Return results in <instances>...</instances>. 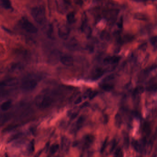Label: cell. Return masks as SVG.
<instances>
[{
    "label": "cell",
    "mask_w": 157,
    "mask_h": 157,
    "mask_svg": "<svg viewBox=\"0 0 157 157\" xmlns=\"http://www.w3.org/2000/svg\"><path fill=\"white\" fill-rule=\"evenodd\" d=\"M31 15L34 20L39 25H44L46 22L45 9L44 6L34 7L31 9Z\"/></svg>",
    "instance_id": "obj_1"
},
{
    "label": "cell",
    "mask_w": 157,
    "mask_h": 157,
    "mask_svg": "<svg viewBox=\"0 0 157 157\" xmlns=\"http://www.w3.org/2000/svg\"><path fill=\"white\" fill-rule=\"evenodd\" d=\"M53 100L50 96L46 94L39 95L37 98L36 104L37 106L41 109L48 108L52 104Z\"/></svg>",
    "instance_id": "obj_2"
},
{
    "label": "cell",
    "mask_w": 157,
    "mask_h": 157,
    "mask_svg": "<svg viewBox=\"0 0 157 157\" xmlns=\"http://www.w3.org/2000/svg\"><path fill=\"white\" fill-rule=\"evenodd\" d=\"M19 25L20 27L27 33L31 34L37 33L36 27L26 18H22L19 20Z\"/></svg>",
    "instance_id": "obj_3"
},
{
    "label": "cell",
    "mask_w": 157,
    "mask_h": 157,
    "mask_svg": "<svg viewBox=\"0 0 157 157\" xmlns=\"http://www.w3.org/2000/svg\"><path fill=\"white\" fill-rule=\"evenodd\" d=\"M103 17L110 23L115 22L119 13V10L117 9H108L103 11Z\"/></svg>",
    "instance_id": "obj_4"
},
{
    "label": "cell",
    "mask_w": 157,
    "mask_h": 157,
    "mask_svg": "<svg viewBox=\"0 0 157 157\" xmlns=\"http://www.w3.org/2000/svg\"><path fill=\"white\" fill-rule=\"evenodd\" d=\"M38 82L33 78H27L24 79L21 83V87L26 91H31L36 88Z\"/></svg>",
    "instance_id": "obj_5"
},
{
    "label": "cell",
    "mask_w": 157,
    "mask_h": 157,
    "mask_svg": "<svg viewBox=\"0 0 157 157\" xmlns=\"http://www.w3.org/2000/svg\"><path fill=\"white\" fill-rule=\"evenodd\" d=\"M70 33V29L66 25L62 24L58 27V35L62 39L65 40L67 39Z\"/></svg>",
    "instance_id": "obj_6"
},
{
    "label": "cell",
    "mask_w": 157,
    "mask_h": 157,
    "mask_svg": "<svg viewBox=\"0 0 157 157\" xmlns=\"http://www.w3.org/2000/svg\"><path fill=\"white\" fill-rule=\"evenodd\" d=\"M72 0H56V5L59 11L64 12L68 6L71 4Z\"/></svg>",
    "instance_id": "obj_7"
},
{
    "label": "cell",
    "mask_w": 157,
    "mask_h": 157,
    "mask_svg": "<svg viewBox=\"0 0 157 157\" xmlns=\"http://www.w3.org/2000/svg\"><path fill=\"white\" fill-rule=\"evenodd\" d=\"M81 29L83 33H85L88 37H89L91 34V30L89 25L88 20L85 18L82 19Z\"/></svg>",
    "instance_id": "obj_8"
},
{
    "label": "cell",
    "mask_w": 157,
    "mask_h": 157,
    "mask_svg": "<svg viewBox=\"0 0 157 157\" xmlns=\"http://www.w3.org/2000/svg\"><path fill=\"white\" fill-rule=\"evenodd\" d=\"M60 61L62 64L66 66H71L73 65V58L70 55H65L62 56L60 58Z\"/></svg>",
    "instance_id": "obj_9"
},
{
    "label": "cell",
    "mask_w": 157,
    "mask_h": 157,
    "mask_svg": "<svg viewBox=\"0 0 157 157\" xmlns=\"http://www.w3.org/2000/svg\"><path fill=\"white\" fill-rule=\"evenodd\" d=\"M121 57L119 56H113L106 57L104 59L103 62L106 65H114L120 61Z\"/></svg>",
    "instance_id": "obj_10"
},
{
    "label": "cell",
    "mask_w": 157,
    "mask_h": 157,
    "mask_svg": "<svg viewBox=\"0 0 157 157\" xmlns=\"http://www.w3.org/2000/svg\"><path fill=\"white\" fill-rule=\"evenodd\" d=\"M94 137L92 135H87L84 138V146L86 148H88L93 143Z\"/></svg>",
    "instance_id": "obj_11"
},
{
    "label": "cell",
    "mask_w": 157,
    "mask_h": 157,
    "mask_svg": "<svg viewBox=\"0 0 157 157\" xmlns=\"http://www.w3.org/2000/svg\"><path fill=\"white\" fill-rule=\"evenodd\" d=\"M0 4L6 9H12V3L10 0H0Z\"/></svg>",
    "instance_id": "obj_12"
},
{
    "label": "cell",
    "mask_w": 157,
    "mask_h": 157,
    "mask_svg": "<svg viewBox=\"0 0 157 157\" xmlns=\"http://www.w3.org/2000/svg\"><path fill=\"white\" fill-rule=\"evenodd\" d=\"M12 106V101L10 100H7L3 102L1 106V109L2 111H7Z\"/></svg>",
    "instance_id": "obj_13"
},
{
    "label": "cell",
    "mask_w": 157,
    "mask_h": 157,
    "mask_svg": "<svg viewBox=\"0 0 157 157\" xmlns=\"http://www.w3.org/2000/svg\"><path fill=\"white\" fill-rule=\"evenodd\" d=\"M67 22L70 24H72L74 23L75 21V14L74 12H70L68 13L66 16Z\"/></svg>",
    "instance_id": "obj_14"
},
{
    "label": "cell",
    "mask_w": 157,
    "mask_h": 157,
    "mask_svg": "<svg viewBox=\"0 0 157 157\" xmlns=\"http://www.w3.org/2000/svg\"><path fill=\"white\" fill-rule=\"evenodd\" d=\"M104 71L101 68H98L96 70L95 73L93 76L94 79H97L100 78L104 74Z\"/></svg>",
    "instance_id": "obj_15"
},
{
    "label": "cell",
    "mask_w": 157,
    "mask_h": 157,
    "mask_svg": "<svg viewBox=\"0 0 157 157\" xmlns=\"http://www.w3.org/2000/svg\"><path fill=\"white\" fill-rule=\"evenodd\" d=\"M115 123L117 127L120 128L122 124V119L119 113H117L115 117Z\"/></svg>",
    "instance_id": "obj_16"
},
{
    "label": "cell",
    "mask_w": 157,
    "mask_h": 157,
    "mask_svg": "<svg viewBox=\"0 0 157 157\" xmlns=\"http://www.w3.org/2000/svg\"><path fill=\"white\" fill-rule=\"evenodd\" d=\"M15 80H6L5 81L2 82L1 83H0V86H12L14 85L15 83Z\"/></svg>",
    "instance_id": "obj_17"
},
{
    "label": "cell",
    "mask_w": 157,
    "mask_h": 157,
    "mask_svg": "<svg viewBox=\"0 0 157 157\" xmlns=\"http://www.w3.org/2000/svg\"><path fill=\"white\" fill-rule=\"evenodd\" d=\"M46 33L47 35L49 38L51 39H53L54 38L53 28L52 25H50L48 26Z\"/></svg>",
    "instance_id": "obj_18"
},
{
    "label": "cell",
    "mask_w": 157,
    "mask_h": 157,
    "mask_svg": "<svg viewBox=\"0 0 157 157\" xmlns=\"http://www.w3.org/2000/svg\"><path fill=\"white\" fill-rule=\"evenodd\" d=\"M101 88L105 91H110L113 88V86L109 83H104L101 85Z\"/></svg>",
    "instance_id": "obj_19"
},
{
    "label": "cell",
    "mask_w": 157,
    "mask_h": 157,
    "mask_svg": "<svg viewBox=\"0 0 157 157\" xmlns=\"http://www.w3.org/2000/svg\"><path fill=\"white\" fill-rule=\"evenodd\" d=\"M84 117L83 116H81L80 117H79L78 120H77L76 122V128L77 130H79L82 126L83 125V123H84Z\"/></svg>",
    "instance_id": "obj_20"
},
{
    "label": "cell",
    "mask_w": 157,
    "mask_h": 157,
    "mask_svg": "<svg viewBox=\"0 0 157 157\" xmlns=\"http://www.w3.org/2000/svg\"><path fill=\"white\" fill-rule=\"evenodd\" d=\"M59 148V146L58 144H54L51 146L50 149V153L51 154H54L58 151Z\"/></svg>",
    "instance_id": "obj_21"
},
{
    "label": "cell",
    "mask_w": 157,
    "mask_h": 157,
    "mask_svg": "<svg viewBox=\"0 0 157 157\" xmlns=\"http://www.w3.org/2000/svg\"><path fill=\"white\" fill-rule=\"evenodd\" d=\"M69 48L71 49H76L78 48V45L75 41H71L70 44L68 45Z\"/></svg>",
    "instance_id": "obj_22"
},
{
    "label": "cell",
    "mask_w": 157,
    "mask_h": 157,
    "mask_svg": "<svg viewBox=\"0 0 157 157\" xmlns=\"http://www.w3.org/2000/svg\"><path fill=\"white\" fill-rule=\"evenodd\" d=\"M129 143H130V141H129V137L128 135L126 134L124 135V147L128 148H129Z\"/></svg>",
    "instance_id": "obj_23"
},
{
    "label": "cell",
    "mask_w": 157,
    "mask_h": 157,
    "mask_svg": "<svg viewBox=\"0 0 157 157\" xmlns=\"http://www.w3.org/2000/svg\"><path fill=\"white\" fill-rule=\"evenodd\" d=\"M114 156L115 157H123V153L122 152V150L120 148H118L117 149L115 152Z\"/></svg>",
    "instance_id": "obj_24"
},
{
    "label": "cell",
    "mask_w": 157,
    "mask_h": 157,
    "mask_svg": "<svg viewBox=\"0 0 157 157\" xmlns=\"http://www.w3.org/2000/svg\"><path fill=\"white\" fill-rule=\"evenodd\" d=\"M157 37L156 36L153 37L150 39L151 44H152L154 48H156L157 47Z\"/></svg>",
    "instance_id": "obj_25"
},
{
    "label": "cell",
    "mask_w": 157,
    "mask_h": 157,
    "mask_svg": "<svg viewBox=\"0 0 157 157\" xmlns=\"http://www.w3.org/2000/svg\"><path fill=\"white\" fill-rule=\"evenodd\" d=\"M135 18L143 20L147 19V17H146L145 15L143 14H140V13H138V14L135 15Z\"/></svg>",
    "instance_id": "obj_26"
},
{
    "label": "cell",
    "mask_w": 157,
    "mask_h": 157,
    "mask_svg": "<svg viewBox=\"0 0 157 157\" xmlns=\"http://www.w3.org/2000/svg\"><path fill=\"white\" fill-rule=\"evenodd\" d=\"M107 139H106L105 141H104L103 144H102V146H101V149H100V152L101 153H103L104 152L106 148V146H107Z\"/></svg>",
    "instance_id": "obj_27"
},
{
    "label": "cell",
    "mask_w": 157,
    "mask_h": 157,
    "mask_svg": "<svg viewBox=\"0 0 157 157\" xmlns=\"http://www.w3.org/2000/svg\"><path fill=\"white\" fill-rule=\"evenodd\" d=\"M97 94L98 92H97V91H93V92H90V93L89 94V99H93L97 95Z\"/></svg>",
    "instance_id": "obj_28"
},
{
    "label": "cell",
    "mask_w": 157,
    "mask_h": 157,
    "mask_svg": "<svg viewBox=\"0 0 157 157\" xmlns=\"http://www.w3.org/2000/svg\"><path fill=\"white\" fill-rule=\"evenodd\" d=\"M117 145V144L116 141L115 140L113 141V142H112V146H111V149H110V152H112L114 150L116 147Z\"/></svg>",
    "instance_id": "obj_29"
},
{
    "label": "cell",
    "mask_w": 157,
    "mask_h": 157,
    "mask_svg": "<svg viewBox=\"0 0 157 157\" xmlns=\"http://www.w3.org/2000/svg\"><path fill=\"white\" fill-rule=\"evenodd\" d=\"M147 90H148V91H156V85L155 84V85H152V86H149V87H148V88H147Z\"/></svg>",
    "instance_id": "obj_30"
},
{
    "label": "cell",
    "mask_w": 157,
    "mask_h": 157,
    "mask_svg": "<svg viewBox=\"0 0 157 157\" xmlns=\"http://www.w3.org/2000/svg\"><path fill=\"white\" fill-rule=\"evenodd\" d=\"M82 98L81 97H79L75 101V104L77 105V104H79L80 103L82 102Z\"/></svg>",
    "instance_id": "obj_31"
},
{
    "label": "cell",
    "mask_w": 157,
    "mask_h": 157,
    "mask_svg": "<svg viewBox=\"0 0 157 157\" xmlns=\"http://www.w3.org/2000/svg\"><path fill=\"white\" fill-rule=\"evenodd\" d=\"M74 1H75V3H76V4H77V5H82V3H83L82 0H75Z\"/></svg>",
    "instance_id": "obj_32"
},
{
    "label": "cell",
    "mask_w": 157,
    "mask_h": 157,
    "mask_svg": "<svg viewBox=\"0 0 157 157\" xmlns=\"http://www.w3.org/2000/svg\"><path fill=\"white\" fill-rule=\"evenodd\" d=\"M78 113H75L73 114L72 115V119H74V118H76V117H77V116H78Z\"/></svg>",
    "instance_id": "obj_33"
},
{
    "label": "cell",
    "mask_w": 157,
    "mask_h": 157,
    "mask_svg": "<svg viewBox=\"0 0 157 157\" xmlns=\"http://www.w3.org/2000/svg\"><path fill=\"white\" fill-rule=\"evenodd\" d=\"M133 1H134L136 2H146L148 1V0H133Z\"/></svg>",
    "instance_id": "obj_34"
},
{
    "label": "cell",
    "mask_w": 157,
    "mask_h": 157,
    "mask_svg": "<svg viewBox=\"0 0 157 157\" xmlns=\"http://www.w3.org/2000/svg\"><path fill=\"white\" fill-rule=\"evenodd\" d=\"M88 105V102H85V103H83V104H82V106H81V108H83V107H85V106H87Z\"/></svg>",
    "instance_id": "obj_35"
}]
</instances>
